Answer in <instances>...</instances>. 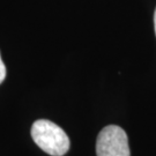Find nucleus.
Here are the masks:
<instances>
[{
	"label": "nucleus",
	"mask_w": 156,
	"mask_h": 156,
	"mask_svg": "<svg viewBox=\"0 0 156 156\" xmlns=\"http://www.w3.org/2000/svg\"><path fill=\"white\" fill-rule=\"evenodd\" d=\"M6 78V66L2 59H1V56H0V84L2 83V81L5 80Z\"/></svg>",
	"instance_id": "nucleus-3"
},
{
	"label": "nucleus",
	"mask_w": 156,
	"mask_h": 156,
	"mask_svg": "<svg viewBox=\"0 0 156 156\" xmlns=\"http://www.w3.org/2000/svg\"><path fill=\"white\" fill-rule=\"evenodd\" d=\"M154 27H155V35H156V9L154 13Z\"/></svg>",
	"instance_id": "nucleus-4"
},
{
	"label": "nucleus",
	"mask_w": 156,
	"mask_h": 156,
	"mask_svg": "<svg viewBox=\"0 0 156 156\" xmlns=\"http://www.w3.org/2000/svg\"><path fill=\"white\" fill-rule=\"evenodd\" d=\"M97 156H131L126 132L117 125H108L96 140Z\"/></svg>",
	"instance_id": "nucleus-2"
},
{
	"label": "nucleus",
	"mask_w": 156,
	"mask_h": 156,
	"mask_svg": "<svg viewBox=\"0 0 156 156\" xmlns=\"http://www.w3.org/2000/svg\"><path fill=\"white\" fill-rule=\"evenodd\" d=\"M30 133L34 142L51 156H62L69 149V138L62 127L51 120H36L31 126Z\"/></svg>",
	"instance_id": "nucleus-1"
}]
</instances>
